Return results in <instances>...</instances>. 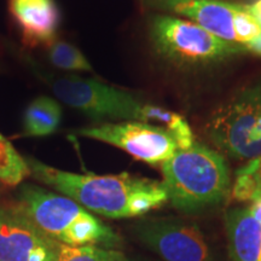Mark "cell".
Segmentation results:
<instances>
[{
	"instance_id": "5",
	"label": "cell",
	"mask_w": 261,
	"mask_h": 261,
	"mask_svg": "<svg viewBox=\"0 0 261 261\" xmlns=\"http://www.w3.org/2000/svg\"><path fill=\"white\" fill-rule=\"evenodd\" d=\"M143 6L187 17L211 34L261 57V24L248 5L226 0H142Z\"/></svg>"
},
{
	"instance_id": "17",
	"label": "cell",
	"mask_w": 261,
	"mask_h": 261,
	"mask_svg": "<svg viewBox=\"0 0 261 261\" xmlns=\"http://www.w3.org/2000/svg\"><path fill=\"white\" fill-rule=\"evenodd\" d=\"M248 208H249L250 213H252L253 217L261 224V198L254 201L252 205H249Z\"/></svg>"
},
{
	"instance_id": "18",
	"label": "cell",
	"mask_w": 261,
	"mask_h": 261,
	"mask_svg": "<svg viewBox=\"0 0 261 261\" xmlns=\"http://www.w3.org/2000/svg\"><path fill=\"white\" fill-rule=\"evenodd\" d=\"M248 8H249L250 12H252L254 17H255L261 24V0H256L253 4L248 5Z\"/></svg>"
},
{
	"instance_id": "7",
	"label": "cell",
	"mask_w": 261,
	"mask_h": 261,
	"mask_svg": "<svg viewBox=\"0 0 261 261\" xmlns=\"http://www.w3.org/2000/svg\"><path fill=\"white\" fill-rule=\"evenodd\" d=\"M205 133L230 158L250 161L261 156V80L218 109Z\"/></svg>"
},
{
	"instance_id": "1",
	"label": "cell",
	"mask_w": 261,
	"mask_h": 261,
	"mask_svg": "<svg viewBox=\"0 0 261 261\" xmlns=\"http://www.w3.org/2000/svg\"><path fill=\"white\" fill-rule=\"evenodd\" d=\"M33 178L90 211L110 218H136L162 207L168 195L162 181L132 175L79 174L25 158Z\"/></svg>"
},
{
	"instance_id": "12",
	"label": "cell",
	"mask_w": 261,
	"mask_h": 261,
	"mask_svg": "<svg viewBox=\"0 0 261 261\" xmlns=\"http://www.w3.org/2000/svg\"><path fill=\"white\" fill-rule=\"evenodd\" d=\"M230 254L233 261H261V224L249 208H233L225 217Z\"/></svg>"
},
{
	"instance_id": "9",
	"label": "cell",
	"mask_w": 261,
	"mask_h": 261,
	"mask_svg": "<svg viewBox=\"0 0 261 261\" xmlns=\"http://www.w3.org/2000/svg\"><path fill=\"white\" fill-rule=\"evenodd\" d=\"M136 234L165 261H218L201 228L178 218H151L136 225Z\"/></svg>"
},
{
	"instance_id": "16",
	"label": "cell",
	"mask_w": 261,
	"mask_h": 261,
	"mask_svg": "<svg viewBox=\"0 0 261 261\" xmlns=\"http://www.w3.org/2000/svg\"><path fill=\"white\" fill-rule=\"evenodd\" d=\"M56 261H130L117 249L98 246L68 247L60 244Z\"/></svg>"
},
{
	"instance_id": "15",
	"label": "cell",
	"mask_w": 261,
	"mask_h": 261,
	"mask_svg": "<svg viewBox=\"0 0 261 261\" xmlns=\"http://www.w3.org/2000/svg\"><path fill=\"white\" fill-rule=\"evenodd\" d=\"M47 57L55 67L67 71H92V65L70 42L55 40L47 46Z\"/></svg>"
},
{
	"instance_id": "13",
	"label": "cell",
	"mask_w": 261,
	"mask_h": 261,
	"mask_svg": "<svg viewBox=\"0 0 261 261\" xmlns=\"http://www.w3.org/2000/svg\"><path fill=\"white\" fill-rule=\"evenodd\" d=\"M62 108L57 100L47 96L33 99L23 115V133L28 137H46L56 132L61 125Z\"/></svg>"
},
{
	"instance_id": "10",
	"label": "cell",
	"mask_w": 261,
	"mask_h": 261,
	"mask_svg": "<svg viewBox=\"0 0 261 261\" xmlns=\"http://www.w3.org/2000/svg\"><path fill=\"white\" fill-rule=\"evenodd\" d=\"M58 249L17 204H0V261H56Z\"/></svg>"
},
{
	"instance_id": "6",
	"label": "cell",
	"mask_w": 261,
	"mask_h": 261,
	"mask_svg": "<svg viewBox=\"0 0 261 261\" xmlns=\"http://www.w3.org/2000/svg\"><path fill=\"white\" fill-rule=\"evenodd\" d=\"M149 35L156 51L177 64H210L248 54L244 47L215 37L194 22L172 15H151Z\"/></svg>"
},
{
	"instance_id": "2",
	"label": "cell",
	"mask_w": 261,
	"mask_h": 261,
	"mask_svg": "<svg viewBox=\"0 0 261 261\" xmlns=\"http://www.w3.org/2000/svg\"><path fill=\"white\" fill-rule=\"evenodd\" d=\"M160 168L168 202L187 214L215 207L230 195L231 175L226 160L200 143L179 149Z\"/></svg>"
},
{
	"instance_id": "14",
	"label": "cell",
	"mask_w": 261,
	"mask_h": 261,
	"mask_svg": "<svg viewBox=\"0 0 261 261\" xmlns=\"http://www.w3.org/2000/svg\"><path fill=\"white\" fill-rule=\"evenodd\" d=\"M29 174L31 172L25 158L21 156L11 142L0 133V182L9 187H17Z\"/></svg>"
},
{
	"instance_id": "8",
	"label": "cell",
	"mask_w": 261,
	"mask_h": 261,
	"mask_svg": "<svg viewBox=\"0 0 261 261\" xmlns=\"http://www.w3.org/2000/svg\"><path fill=\"white\" fill-rule=\"evenodd\" d=\"M77 135L116 146L151 166H161L180 149L177 138L165 126L139 121L100 122L84 127Z\"/></svg>"
},
{
	"instance_id": "4",
	"label": "cell",
	"mask_w": 261,
	"mask_h": 261,
	"mask_svg": "<svg viewBox=\"0 0 261 261\" xmlns=\"http://www.w3.org/2000/svg\"><path fill=\"white\" fill-rule=\"evenodd\" d=\"M29 64L61 102L93 121L100 123L104 120H123L149 123V104L140 102L128 91L79 75L46 73L34 62L29 61Z\"/></svg>"
},
{
	"instance_id": "3",
	"label": "cell",
	"mask_w": 261,
	"mask_h": 261,
	"mask_svg": "<svg viewBox=\"0 0 261 261\" xmlns=\"http://www.w3.org/2000/svg\"><path fill=\"white\" fill-rule=\"evenodd\" d=\"M17 207L52 241L62 246H98L116 249L122 241L112 227L67 196L25 184Z\"/></svg>"
},
{
	"instance_id": "11",
	"label": "cell",
	"mask_w": 261,
	"mask_h": 261,
	"mask_svg": "<svg viewBox=\"0 0 261 261\" xmlns=\"http://www.w3.org/2000/svg\"><path fill=\"white\" fill-rule=\"evenodd\" d=\"M9 10L27 46H48L56 40L60 10L54 0H9Z\"/></svg>"
}]
</instances>
